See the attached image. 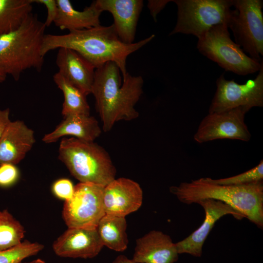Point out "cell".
<instances>
[{"instance_id": "obj_1", "label": "cell", "mask_w": 263, "mask_h": 263, "mask_svg": "<svg viewBox=\"0 0 263 263\" xmlns=\"http://www.w3.org/2000/svg\"><path fill=\"white\" fill-rule=\"evenodd\" d=\"M154 35L132 44H126L119 38L113 24L99 25L80 30L70 31L65 35L45 34L41 48L44 56L60 48L73 50L90 62L96 69L108 62L115 63L124 79L128 73V56L151 41Z\"/></svg>"}, {"instance_id": "obj_2", "label": "cell", "mask_w": 263, "mask_h": 263, "mask_svg": "<svg viewBox=\"0 0 263 263\" xmlns=\"http://www.w3.org/2000/svg\"><path fill=\"white\" fill-rule=\"evenodd\" d=\"M120 73L113 62L95 70L91 94L105 132L111 131L118 121H131L139 116L135 106L143 94L144 80L141 76L128 73L121 84Z\"/></svg>"}, {"instance_id": "obj_3", "label": "cell", "mask_w": 263, "mask_h": 263, "mask_svg": "<svg viewBox=\"0 0 263 263\" xmlns=\"http://www.w3.org/2000/svg\"><path fill=\"white\" fill-rule=\"evenodd\" d=\"M170 192L186 204L211 199L226 204L259 227H263V182L224 185L201 178L171 186Z\"/></svg>"}, {"instance_id": "obj_4", "label": "cell", "mask_w": 263, "mask_h": 263, "mask_svg": "<svg viewBox=\"0 0 263 263\" xmlns=\"http://www.w3.org/2000/svg\"><path fill=\"white\" fill-rule=\"evenodd\" d=\"M46 27L31 13L18 29L0 37V71L16 81L27 69L40 71L44 63L41 48Z\"/></svg>"}, {"instance_id": "obj_5", "label": "cell", "mask_w": 263, "mask_h": 263, "mask_svg": "<svg viewBox=\"0 0 263 263\" xmlns=\"http://www.w3.org/2000/svg\"><path fill=\"white\" fill-rule=\"evenodd\" d=\"M58 158L79 182L105 187L115 178L116 169L109 153L94 141L64 138Z\"/></svg>"}, {"instance_id": "obj_6", "label": "cell", "mask_w": 263, "mask_h": 263, "mask_svg": "<svg viewBox=\"0 0 263 263\" xmlns=\"http://www.w3.org/2000/svg\"><path fill=\"white\" fill-rule=\"evenodd\" d=\"M198 51L216 62L226 71L246 75L258 72L263 65L247 56L241 47L232 40L225 24H218L209 29L198 39Z\"/></svg>"}, {"instance_id": "obj_7", "label": "cell", "mask_w": 263, "mask_h": 263, "mask_svg": "<svg viewBox=\"0 0 263 263\" xmlns=\"http://www.w3.org/2000/svg\"><path fill=\"white\" fill-rule=\"evenodd\" d=\"M177 7L176 25L169 35H192L198 38L218 24L228 26L234 12L232 0H174Z\"/></svg>"}, {"instance_id": "obj_8", "label": "cell", "mask_w": 263, "mask_h": 263, "mask_svg": "<svg viewBox=\"0 0 263 263\" xmlns=\"http://www.w3.org/2000/svg\"><path fill=\"white\" fill-rule=\"evenodd\" d=\"M263 6L261 0H232L234 12L227 26L235 42L259 62L263 56Z\"/></svg>"}, {"instance_id": "obj_9", "label": "cell", "mask_w": 263, "mask_h": 263, "mask_svg": "<svg viewBox=\"0 0 263 263\" xmlns=\"http://www.w3.org/2000/svg\"><path fill=\"white\" fill-rule=\"evenodd\" d=\"M104 186L79 182L72 197L65 201L62 217L68 228H96L105 214L103 205Z\"/></svg>"}, {"instance_id": "obj_10", "label": "cell", "mask_w": 263, "mask_h": 263, "mask_svg": "<svg viewBox=\"0 0 263 263\" xmlns=\"http://www.w3.org/2000/svg\"><path fill=\"white\" fill-rule=\"evenodd\" d=\"M217 89L208 113H220L240 107L251 109L263 107V65L256 77L240 84L222 75L216 80Z\"/></svg>"}, {"instance_id": "obj_11", "label": "cell", "mask_w": 263, "mask_h": 263, "mask_svg": "<svg viewBox=\"0 0 263 263\" xmlns=\"http://www.w3.org/2000/svg\"><path fill=\"white\" fill-rule=\"evenodd\" d=\"M250 110L240 107L222 112L208 113L201 121L193 136L194 141L200 144L224 139L249 141L251 135L244 118Z\"/></svg>"}, {"instance_id": "obj_12", "label": "cell", "mask_w": 263, "mask_h": 263, "mask_svg": "<svg viewBox=\"0 0 263 263\" xmlns=\"http://www.w3.org/2000/svg\"><path fill=\"white\" fill-rule=\"evenodd\" d=\"M205 212V218L201 226L184 240L175 243L179 254H188L200 257L203 246L216 222L226 215H231L237 219L244 216L231 207L220 201L206 199L199 201Z\"/></svg>"}, {"instance_id": "obj_13", "label": "cell", "mask_w": 263, "mask_h": 263, "mask_svg": "<svg viewBox=\"0 0 263 263\" xmlns=\"http://www.w3.org/2000/svg\"><path fill=\"white\" fill-rule=\"evenodd\" d=\"M142 202L143 191L140 186L129 178H115L104 187L105 214L125 217L137 210Z\"/></svg>"}, {"instance_id": "obj_14", "label": "cell", "mask_w": 263, "mask_h": 263, "mask_svg": "<svg viewBox=\"0 0 263 263\" xmlns=\"http://www.w3.org/2000/svg\"><path fill=\"white\" fill-rule=\"evenodd\" d=\"M103 244L96 228H68L53 243V250L63 258L90 259L96 256Z\"/></svg>"}, {"instance_id": "obj_15", "label": "cell", "mask_w": 263, "mask_h": 263, "mask_svg": "<svg viewBox=\"0 0 263 263\" xmlns=\"http://www.w3.org/2000/svg\"><path fill=\"white\" fill-rule=\"evenodd\" d=\"M103 12L112 15L113 23L119 38L126 44L133 42L136 26L143 7L142 0H96Z\"/></svg>"}, {"instance_id": "obj_16", "label": "cell", "mask_w": 263, "mask_h": 263, "mask_svg": "<svg viewBox=\"0 0 263 263\" xmlns=\"http://www.w3.org/2000/svg\"><path fill=\"white\" fill-rule=\"evenodd\" d=\"M178 255L170 237L154 230L136 240L132 260L136 263H174Z\"/></svg>"}, {"instance_id": "obj_17", "label": "cell", "mask_w": 263, "mask_h": 263, "mask_svg": "<svg viewBox=\"0 0 263 263\" xmlns=\"http://www.w3.org/2000/svg\"><path fill=\"white\" fill-rule=\"evenodd\" d=\"M36 142L34 132L21 120L11 121L0 138V165H16Z\"/></svg>"}, {"instance_id": "obj_18", "label": "cell", "mask_w": 263, "mask_h": 263, "mask_svg": "<svg viewBox=\"0 0 263 263\" xmlns=\"http://www.w3.org/2000/svg\"><path fill=\"white\" fill-rule=\"evenodd\" d=\"M58 49L56 60L58 73L86 96L91 94L95 67L73 50L67 48Z\"/></svg>"}, {"instance_id": "obj_19", "label": "cell", "mask_w": 263, "mask_h": 263, "mask_svg": "<svg viewBox=\"0 0 263 263\" xmlns=\"http://www.w3.org/2000/svg\"><path fill=\"white\" fill-rule=\"evenodd\" d=\"M57 14L54 21L61 30H80L100 25V16L103 12L96 0L82 11L74 8L69 0H56Z\"/></svg>"}, {"instance_id": "obj_20", "label": "cell", "mask_w": 263, "mask_h": 263, "mask_svg": "<svg viewBox=\"0 0 263 263\" xmlns=\"http://www.w3.org/2000/svg\"><path fill=\"white\" fill-rule=\"evenodd\" d=\"M101 133L98 122L94 116L72 114L64 117L53 131L44 135L42 141L45 143H52L60 137L69 135L85 141H94Z\"/></svg>"}, {"instance_id": "obj_21", "label": "cell", "mask_w": 263, "mask_h": 263, "mask_svg": "<svg viewBox=\"0 0 263 263\" xmlns=\"http://www.w3.org/2000/svg\"><path fill=\"white\" fill-rule=\"evenodd\" d=\"M125 217L105 214L96 229L104 246L118 252L125 250L128 244Z\"/></svg>"}, {"instance_id": "obj_22", "label": "cell", "mask_w": 263, "mask_h": 263, "mask_svg": "<svg viewBox=\"0 0 263 263\" xmlns=\"http://www.w3.org/2000/svg\"><path fill=\"white\" fill-rule=\"evenodd\" d=\"M32 0H0V37L18 29L32 13Z\"/></svg>"}, {"instance_id": "obj_23", "label": "cell", "mask_w": 263, "mask_h": 263, "mask_svg": "<svg viewBox=\"0 0 263 263\" xmlns=\"http://www.w3.org/2000/svg\"><path fill=\"white\" fill-rule=\"evenodd\" d=\"M53 80L63 94V117L72 114L90 115V108L86 95L81 90L58 72L54 75Z\"/></svg>"}, {"instance_id": "obj_24", "label": "cell", "mask_w": 263, "mask_h": 263, "mask_svg": "<svg viewBox=\"0 0 263 263\" xmlns=\"http://www.w3.org/2000/svg\"><path fill=\"white\" fill-rule=\"evenodd\" d=\"M25 232L22 225L7 209L0 210V251L20 244Z\"/></svg>"}, {"instance_id": "obj_25", "label": "cell", "mask_w": 263, "mask_h": 263, "mask_svg": "<svg viewBox=\"0 0 263 263\" xmlns=\"http://www.w3.org/2000/svg\"><path fill=\"white\" fill-rule=\"evenodd\" d=\"M43 244L26 240L7 249L0 251V263H20L43 250Z\"/></svg>"}, {"instance_id": "obj_26", "label": "cell", "mask_w": 263, "mask_h": 263, "mask_svg": "<svg viewBox=\"0 0 263 263\" xmlns=\"http://www.w3.org/2000/svg\"><path fill=\"white\" fill-rule=\"evenodd\" d=\"M216 184L224 185H242L262 181L263 180V160L252 169L241 174L225 178L213 179Z\"/></svg>"}, {"instance_id": "obj_27", "label": "cell", "mask_w": 263, "mask_h": 263, "mask_svg": "<svg viewBox=\"0 0 263 263\" xmlns=\"http://www.w3.org/2000/svg\"><path fill=\"white\" fill-rule=\"evenodd\" d=\"M19 171L15 165L4 163L0 165V187L9 188L18 180Z\"/></svg>"}, {"instance_id": "obj_28", "label": "cell", "mask_w": 263, "mask_h": 263, "mask_svg": "<svg viewBox=\"0 0 263 263\" xmlns=\"http://www.w3.org/2000/svg\"><path fill=\"white\" fill-rule=\"evenodd\" d=\"M74 188L75 186L70 180L67 178H61L53 183L52 191L56 197L65 201L72 197Z\"/></svg>"}, {"instance_id": "obj_29", "label": "cell", "mask_w": 263, "mask_h": 263, "mask_svg": "<svg viewBox=\"0 0 263 263\" xmlns=\"http://www.w3.org/2000/svg\"><path fill=\"white\" fill-rule=\"evenodd\" d=\"M33 2L42 4L47 10V16L44 24L48 27L54 22L57 14V4L56 0H32Z\"/></svg>"}, {"instance_id": "obj_30", "label": "cell", "mask_w": 263, "mask_h": 263, "mask_svg": "<svg viewBox=\"0 0 263 263\" xmlns=\"http://www.w3.org/2000/svg\"><path fill=\"white\" fill-rule=\"evenodd\" d=\"M172 0H149L148 8L154 20L156 21L157 15L162 10L166 5Z\"/></svg>"}, {"instance_id": "obj_31", "label": "cell", "mask_w": 263, "mask_h": 263, "mask_svg": "<svg viewBox=\"0 0 263 263\" xmlns=\"http://www.w3.org/2000/svg\"><path fill=\"white\" fill-rule=\"evenodd\" d=\"M10 110L8 108L4 110L0 109V138L11 121L10 119Z\"/></svg>"}, {"instance_id": "obj_32", "label": "cell", "mask_w": 263, "mask_h": 263, "mask_svg": "<svg viewBox=\"0 0 263 263\" xmlns=\"http://www.w3.org/2000/svg\"><path fill=\"white\" fill-rule=\"evenodd\" d=\"M112 263H136L132 259H130L123 255L118 256Z\"/></svg>"}, {"instance_id": "obj_33", "label": "cell", "mask_w": 263, "mask_h": 263, "mask_svg": "<svg viewBox=\"0 0 263 263\" xmlns=\"http://www.w3.org/2000/svg\"><path fill=\"white\" fill-rule=\"evenodd\" d=\"M46 263V262L42 260V259H36V260H34L33 261H32L31 262H27V263Z\"/></svg>"}, {"instance_id": "obj_34", "label": "cell", "mask_w": 263, "mask_h": 263, "mask_svg": "<svg viewBox=\"0 0 263 263\" xmlns=\"http://www.w3.org/2000/svg\"><path fill=\"white\" fill-rule=\"evenodd\" d=\"M7 75L0 71V82H2L6 80Z\"/></svg>"}]
</instances>
